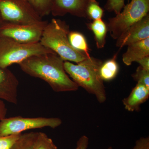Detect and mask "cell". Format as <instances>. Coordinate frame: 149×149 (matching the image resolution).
Here are the masks:
<instances>
[{
    "label": "cell",
    "instance_id": "cell-1",
    "mask_svg": "<svg viewBox=\"0 0 149 149\" xmlns=\"http://www.w3.org/2000/svg\"><path fill=\"white\" fill-rule=\"evenodd\" d=\"M64 61L55 53L32 56L19 63L23 72L45 81L55 92H72L79 87L66 73Z\"/></svg>",
    "mask_w": 149,
    "mask_h": 149
},
{
    "label": "cell",
    "instance_id": "cell-2",
    "mask_svg": "<svg viewBox=\"0 0 149 149\" xmlns=\"http://www.w3.org/2000/svg\"><path fill=\"white\" fill-rule=\"evenodd\" d=\"M103 62L99 59L90 56L77 64L64 61L66 73L78 87H82L90 94L95 96L100 103L107 100L104 81L100 74Z\"/></svg>",
    "mask_w": 149,
    "mask_h": 149
},
{
    "label": "cell",
    "instance_id": "cell-3",
    "mask_svg": "<svg viewBox=\"0 0 149 149\" xmlns=\"http://www.w3.org/2000/svg\"><path fill=\"white\" fill-rule=\"evenodd\" d=\"M69 26L65 21L53 18L43 30L40 43L59 56L64 61L78 63L89 57L70 45L68 35Z\"/></svg>",
    "mask_w": 149,
    "mask_h": 149
},
{
    "label": "cell",
    "instance_id": "cell-4",
    "mask_svg": "<svg viewBox=\"0 0 149 149\" xmlns=\"http://www.w3.org/2000/svg\"><path fill=\"white\" fill-rule=\"evenodd\" d=\"M52 53L54 52L40 42L22 44L9 38L0 37V67L2 68L19 64L32 56Z\"/></svg>",
    "mask_w": 149,
    "mask_h": 149
},
{
    "label": "cell",
    "instance_id": "cell-5",
    "mask_svg": "<svg viewBox=\"0 0 149 149\" xmlns=\"http://www.w3.org/2000/svg\"><path fill=\"white\" fill-rule=\"evenodd\" d=\"M149 0H131L123 10L109 19L107 31L114 40H117L131 25L148 14Z\"/></svg>",
    "mask_w": 149,
    "mask_h": 149
},
{
    "label": "cell",
    "instance_id": "cell-6",
    "mask_svg": "<svg viewBox=\"0 0 149 149\" xmlns=\"http://www.w3.org/2000/svg\"><path fill=\"white\" fill-rule=\"evenodd\" d=\"M62 121L58 118H25L14 116L3 119L0 121V136L21 134L23 131L45 127L57 128Z\"/></svg>",
    "mask_w": 149,
    "mask_h": 149
},
{
    "label": "cell",
    "instance_id": "cell-7",
    "mask_svg": "<svg viewBox=\"0 0 149 149\" xmlns=\"http://www.w3.org/2000/svg\"><path fill=\"white\" fill-rule=\"evenodd\" d=\"M0 13L7 22L35 24L42 21L29 0H0Z\"/></svg>",
    "mask_w": 149,
    "mask_h": 149
},
{
    "label": "cell",
    "instance_id": "cell-8",
    "mask_svg": "<svg viewBox=\"0 0 149 149\" xmlns=\"http://www.w3.org/2000/svg\"><path fill=\"white\" fill-rule=\"evenodd\" d=\"M42 21L35 24H22L3 21L0 24V37L24 44L40 42L43 30L48 24Z\"/></svg>",
    "mask_w": 149,
    "mask_h": 149
},
{
    "label": "cell",
    "instance_id": "cell-9",
    "mask_svg": "<svg viewBox=\"0 0 149 149\" xmlns=\"http://www.w3.org/2000/svg\"><path fill=\"white\" fill-rule=\"evenodd\" d=\"M149 38V15L131 25L118 37L116 46L120 48Z\"/></svg>",
    "mask_w": 149,
    "mask_h": 149
},
{
    "label": "cell",
    "instance_id": "cell-10",
    "mask_svg": "<svg viewBox=\"0 0 149 149\" xmlns=\"http://www.w3.org/2000/svg\"><path fill=\"white\" fill-rule=\"evenodd\" d=\"M19 81L8 68L0 67V100L10 103H17Z\"/></svg>",
    "mask_w": 149,
    "mask_h": 149
},
{
    "label": "cell",
    "instance_id": "cell-11",
    "mask_svg": "<svg viewBox=\"0 0 149 149\" xmlns=\"http://www.w3.org/2000/svg\"><path fill=\"white\" fill-rule=\"evenodd\" d=\"M89 0H54L51 13L54 16L67 14L80 17H87L86 10Z\"/></svg>",
    "mask_w": 149,
    "mask_h": 149
},
{
    "label": "cell",
    "instance_id": "cell-12",
    "mask_svg": "<svg viewBox=\"0 0 149 149\" xmlns=\"http://www.w3.org/2000/svg\"><path fill=\"white\" fill-rule=\"evenodd\" d=\"M149 89L140 83H137L132 89L130 95L123 100V103L126 110L130 112L140 110L142 104L148 100Z\"/></svg>",
    "mask_w": 149,
    "mask_h": 149
},
{
    "label": "cell",
    "instance_id": "cell-13",
    "mask_svg": "<svg viewBox=\"0 0 149 149\" xmlns=\"http://www.w3.org/2000/svg\"><path fill=\"white\" fill-rule=\"evenodd\" d=\"M127 51L123 54L122 60L129 66L145 57L149 56V38L128 45Z\"/></svg>",
    "mask_w": 149,
    "mask_h": 149
},
{
    "label": "cell",
    "instance_id": "cell-14",
    "mask_svg": "<svg viewBox=\"0 0 149 149\" xmlns=\"http://www.w3.org/2000/svg\"><path fill=\"white\" fill-rule=\"evenodd\" d=\"M87 27L94 33L97 48L99 49L104 48L107 32L106 24L102 19H100L88 23Z\"/></svg>",
    "mask_w": 149,
    "mask_h": 149
},
{
    "label": "cell",
    "instance_id": "cell-15",
    "mask_svg": "<svg viewBox=\"0 0 149 149\" xmlns=\"http://www.w3.org/2000/svg\"><path fill=\"white\" fill-rule=\"evenodd\" d=\"M116 56L103 63L100 68V74L103 81H109L117 76L119 66L116 61Z\"/></svg>",
    "mask_w": 149,
    "mask_h": 149
},
{
    "label": "cell",
    "instance_id": "cell-16",
    "mask_svg": "<svg viewBox=\"0 0 149 149\" xmlns=\"http://www.w3.org/2000/svg\"><path fill=\"white\" fill-rule=\"evenodd\" d=\"M68 40L71 46L77 50L86 54L88 56L90 50L86 38L81 33L75 31L70 32L68 35Z\"/></svg>",
    "mask_w": 149,
    "mask_h": 149
},
{
    "label": "cell",
    "instance_id": "cell-17",
    "mask_svg": "<svg viewBox=\"0 0 149 149\" xmlns=\"http://www.w3.org/2000/svg\"><path fill=\"white\" fill-rule=\"evenodd\" d=\"M38 132L21 134L10 149H32Z\"/></svg>",
    "mask_w": 149,
    "mask_h": 149
},
{
    "label": "cell",
    "instance_id": "cell-18",
    "mask_svg": "<svg viewBox=\"0 0 149 149\" xmlns=\"http://www.w3.org/2000/svg\"><path fill=\"white\" fill-rule=\"evenodd\" d=\"M36 12L42 18L51 13L54 0H29Z\"/></svg>",
    "mask_w": 149,
    "mask_h": 149
},
{
    "label": "cell",
    "instance_id": "cell-19",
    "mask_svg": "<svg viewBox=\"0 0 149 149\" xmlns=\"http://www.w3.org/2000/svg\"><path fill=\"white\" fill-rule=\"evenodd\" d=\"M104 13V10L97 1L96 0H89L86 10L87 17L93 21L102 19Z\"/></svg>",
    "mask_w": 149,
    "mask_h": 149
},
{
    "label": "cell",
    "instance_id": "cell-20",
    "mask_svg": "<svg viewBox=\"0 0 149 149\" xmlns=\"http://www.w3.org/2000/svg\"><path fill=\"white\" fill-rule=\"evenodd\" d=\"M32 149H58L52 139L44 133L38 132Z\"/></svg>",
    "mask_w": 149,
    "mask_h": 149
},
{
    "label": "cell",
    "instance_id": "cell-21",
    "mask_svg": "<svg viewBox=\"0 0 149 149\" xmlns=\"http://www.w3.org/2000/svg\"><path fill=\"white\" fill-rule=\"evenodd\" d=\"M134 80L141 83L149 89V71L144 69L142 67L137 68L136 72L132 75Z\"/></svg>",
    "mask_w": 149,
    "mask_h": 149
},
{
    "label": "cell",
    "instance_id": "cell-22",
    "mask_svg": "<svg viewBox=\"0 0 149 149\" xmlns=\"http://www.w3.org/2000/svg\"><path fill=\"white\" fill-rule=\"evenodd\" d=\"M125 6V0H108L104 8L109 12H114L117 15L122 11Z\"/></svg>",
    "mask_w": 149,
    "mask_h": 149
},
{
    "label": "cell",
    "instance_id": "cell-23",
    "mask_svg": "<svg viewBox=\"0 0 149 149\" xmlns=\"http://www.w3.org/2000/svg\"><path fill=\"white\" fill-rule=\"evenodd\" d=\"M22 134V133H21ZM21 134L0 136V149H10Z\"/></svg>",
    "mask_w": 149,
    "mask_h": 149
},
{
    "label": "cell",
    "instance_id": "cell-24",
    "mask_svg": "<svg viewBox=\"0 0 149 149\" xmlns=\"http://www.w3.org/2000/svg\"><path fill=\"white\" fill-rule=\"evenodd\" d=\"M131 149H149V138L142 137L136 141L135 146Z\"/></svg>",
    "mask_w": 149,
    "mask_h": 149
},
{
    "label": "cell",
    "instance_id": "cell-25",
    "mask_svg": "<svg viewBox=\"0 0 149 149\" xmlns=\"http://www.w3.org/2000/svg\"><path fill=\"white\" fill-rule=\"evenodd\" d=\"M89 141L87 136H82L77 141V146L75 149H87L89 144Z\"/></svg>",
    "mask_w": 149,
    "mask_h": 149
},
{
    "label": "cell",
    "instance_id": "cell-26",
    "mask_svg": "<svg viewBox=\"0 0 149 149\" xmlns=\"http://www.w3.org/2000/svg\"><path fill=\"white\" fill-rule=\"evenodd\" d=\"M136 62L138 63L140 66L144 69L149 71V56L145 57L138 61Z\"/></svg>",
    "mask_w": 149,
    "mask_h": 149
},
{
    "label": "cell",
    "instance_id": "cell-27",
    "mask_svg": "<svg viewBox=\"0 0 149 149\" xmlns=\"http://www.w3.org/2000/svg\"><path fill=\"white\" fill-rule=\"evenodd\" d=\"M7 112V109L3 101L0 100V121L6 118Z\"/></svg>",
    "mask_w": 149,
    "mask_h": 149
},
{
    "label": "cell",
    "instance_id": "cell-28",
    "mask_svg": "<svg viewBox=\"0 0 149 149\" xmlns=\"http://www.w3.org/2000/svg\"><path fill=\"white\" fill-rule=\"evenodd\" d=\"M3 21V20L2 17L1 15V13H0V24H1V23Z\"/></svg>",
    "mask_w": 149,
    "mask_h": 149
},
{
    "label": "cell",
    "instance_id": "cell-29",
    "mask_svg": "<svg viewBox=\"0 0 149 149\" xmlns=\"http://www.w3.org/2000/svg\"><path fill=\"white\" fill-rule=\"evenodd\" d=\"M107 149H113L111 147H110Z\"/></svg>",
    "mask_w": 149,
    "mask_h": 149
},
{
    "label": "cell",
    "instance_id": "cell-30",
    "mask_svg": "<svg viewBox=\"0 0 149 149\" xmlns=\"http://www.w3.org/2000/svg\"><path fill=\"white\" fill-rule=\"evenodd\" d=\"M128 2H129V1H130V0H128Z\"/></svg>",
    "mask_w": 149,
    "mask_h": 149
}]
</instances>
